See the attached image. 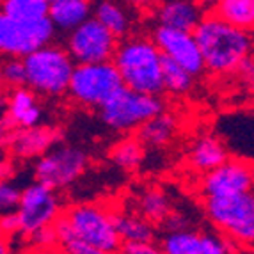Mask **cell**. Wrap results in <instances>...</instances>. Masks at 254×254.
Wrapping results in <instances>:
<instances>
[{
	"mask_svg": "<svg viewBox=\"0 0 254 254\" xmlns=\"http://www.w3.org/2000/svg\"><path fill=\"white\" fill-rule=\"evenodd\" d=\"M194 36L203 54L204 66L212 75L238 71L253 50L249 30L229 23L213 11L204 14L195 27Z\"/></svg>",
	"mask_w": 254,
	"mask_h": 254,
	"instance_id": "obj_1",
	"label": "cell"
},
{
	"mask_svg": "<svg viewBox=\"0 0 254 254\" xmlns=\"http://www.w3.org/2000/svg\"><path fill=\"white\" fill-rule=\"evenodd\" d=\"M114 64L130 89L148 94H162L164 87V54L153 38L133 36L119 41Z\"/></svg>",
	"mask_w": 254,
	"mask_h": 254,
	"instance_id": "obj_2",
	"label": "cell"
},
{
	"mask_svg": "<svg viewBox=\"0 0 254 254\" xmlns=\"http://www.w3.org/2000/svg\"><path fill=\"white\" fill-rule=\"evenodd\" d=\"M27 85L43 96H63L68 93L76 63L66 48L47 45L27 55Z\"/></svg>",
	"mask_w": 254,
	"mask_h": 254,
	"instance_id": "obj_3",
	"label": "cell"
},
{
	"mask_svg": "<svg viewBox=\"0 0 254 254\" xmlns=\"http://www.w3.org/2000/svg\"><path fill=\"white\" fill-rule=\"evenodd\" d=\"M125 85L114 61L76 64L68 94L73 102L87 109H102Z\"/></svg>",
	"mask_w": 254,
	"mask_h": 254,
	"instance_id": "obj_4",
	"label": "cell"
},
{
	"mask_svg": "<svg viewBox=\"0 0 254 254\" xmlns=\"http://www.w3.org/2000/svg\"><path fill=\"white\" fill-rule=\"evenodd\" d=\"M160 112H164L160 94L140 93L123 85L100 109V119L116 131H133Z\"/></svg>",
	"mask_w": 254,
	"mask_h": 254,
	"instance_id": "obj_5",
	"label": "cell"
},
{
	"mask_svg": "<svg viewBox=\"0 0 254 254\" xmlns=\"http://www.w3.org/2000/svg\"><path fill=\"white\" fill-rule=\"evenodd\" d=\"M114 215L98 204H76L64 212L76 237L94 247L98 254L121 251L123 240L116 228Z\"/></svg>",
	"mask_w": 254,
	"mask_h": 254,
	"instance_id": "obj_6",
	"label": "cell"
},
{
	"mask_svg": "<svg viewBox=\"0 0 254 254\" xmlns=\"http://www.w3.org/2000/svg\"><path fill=\"white\" fill-rule=\"evenodd\" d=\"M54 21L50 18L41 20H16L7 14L0 16V50L7 57H21L34 54L55 39Z\"/></svg>",
	"mask_w": 254,
	"mask_h": 254,
	"instance_id": "obj_7",
	"label": "cell"
},
{
	"mask_svg": "<svg viewBox=\"0 0 254 254\" xmlns=\"http://www.w3.org/2000/svg\"><path fill=\"white\" fill-rule=\"evenodd\" d=\"M89 155L78 146L59 144L48 149L34 165V178L55 190L66 189L85 173Z\"/></svg>",
	"mask_w": 254,
	"mask_h": 254,
	"instance_id": "obj_8",
	"label": "cell"
},
{
	"mask_svg": "<svg viewBox=\"0 0 254 254\" xmlns=\"http://www.w3.org/2000/svg\"><path fill=\"white\" fill-rule=\"evenodd\" d=\"M119 41L121 39L116 38L102 21L91 16L82 25L68 32L66 50L76 64L105 63L114 59Z\"/></svg>",
	"mask_w": 254,
	"mask_h": 254,
	"instance_id": "obj_9",
	"label": "cell"
},
{
	"mask_svg": "<svg viewBox=\"0 0 254 254\" xmlns=\"http://www.w3.org/2000/svg\"><path fill=\"white\" fill-rule=\"evenodd\" d=\"M16 215L20 220V235L23 237L34 233L39 228L52 226L63 215L59 195L55 194V189L41 182L30 183L21 192Z\"/></svg>",
	"mask_w": 254,
	"mask_h": 254,
	"instance_id": "obj_10",
	"label": "cell"
},
{
	"mask_svg": "<svg viewBox=\"0 0 254 254\" xmlns=\"http://www.w3.org/2000/svg\"><path fill=\"white\" fill-rule=\"evenodd\" d=\"M254 190V164L238 158H228L201 180L203 197H220Z\"/></svg>",
	"mask_w": 254,
	"mask_h": 254,
	"instance_id": "obj_11",
	"label": "cell"
},
{
	"mask_svg": "<svg viewBox=\"0 0 254 254\" xmlns=\"http://www.w3.org/2000/svg\"><path fill=\"white\" fill-rule=\"evenodd\" d=\"M151 38L155 39L162 54L171 57L178 64H182L183 68L189 69L192 75L197 76L206 69L203 54H201V48L197 45L194 32L157 25V29L153 30Z\"/></svg>",
	"mask_w": 254,
	"mask_h": 254,
	"instance_id": "obj_12",
	"label": "cell"
},
{
	"mask_svg": "<svg viewBox=\"0 0 254 254\" xmlns=\"http://www.w3.org/2000/svg\"><path fill=\"white\" fill-rule=\"evenodd\" d=\"M203 206L208 220L224 235H228L231 229L244 224L254 215V190L235 195L204 197Z\"/></svg>",
	"mask_w": 254,
	"mask_h": 254,
	"instance_id": "obj_13",
	"label": "cell"
},
{
	"mask_svg": "<svg viewBox=\"0 0 254 254\" xmlns=\"http://www.w3.org/2000/svg\"><path fill=\"white\" fill-rule=\"evenodd\" d=\"M61 130L55 127H30L16 128L13 131L4 133V148L11 151V155L23 160L43 157L48 149L59 144Z\"/></svg>",
	"mask_w": 254,
	"mask_h": 254,
	"instance_id": "obj_14",
	"label": "cell"
},
{
	"mask_svg": "<svg viewBox=\"0 0 254 254\" xmlns=\"http://www.w3.org/2000/svg\"><path fill=\"white\" fill-rule=\"evenodd\" d=\"M41 109L36 105L34 91L29 85L11 89L7 98V110L2 118V131H13L16 128L38 127L41 121Z\"/></svg>",
	"mask_w": 254,
	"mask_h": 254,
	"instance_id": "obj_15",
	"label": "cell"
},
{
	"mask_svg": "<svg viewBox=\"0 0 254 254\" xmlns=\"http://www.w3.org/2000/svg\"><path fill=\"white\" fill-rule=\"evenodd\" d=\"M203 4L199 0H160L155 7L158 25L173 27L194 32L204 18Z\"/></svg>",
	"mask_w": 254,
	"mask_h": 254,
	"instance_id": "obj_16",
	"label": "cell"
},
{
	"mask_svg": "<svg viewBox=\"0 0 254 254\" xmlns=\"http://www.w3.org/2000/svg\"><path fill=\"white\" fill-rule=\"evenodd\" d=\"M94 13L93 0H54L50 2L48 18L59 32H71Z\"/></svg>",
	"mask_w": 254,
	"mask_h": 254,
	"instance_id": "obj_17",
	"label": "cell"
},
{
	"mask_svg": "<svg viewBox=\"0 0 254 254\" xmlns=\"http://www.w3.org/2000/svg\"><path fill=\"white\" fill-rule=\"evenodd\" d=\"M228 160L224 144L213 135H203L192 142L189 151V164L199 173H208Z\"/></svg>",
	"mask_w": 254,
	"mask_h": 254,
	"instance_id": "obj_18",
	"label": "cell"
},
{
	"mask_svg": "<svg viewBox=\"0 0 254 254\" xmlns=\"http://www.w3.org/2000/svg\"><path fill=\"white\" fill-rule=\"evenodd\" d=\"M137 139L148 148H164L178 131V119L169 112H160L137 128Z\"/></svg>",
	"mask_w": 254,
	"mask_h": 254,
	"instance_id": "obj_19",
	"label": "cell"
},
{
	"mask_svg": "<svg viewBox=\"0 0 254 254\" xmlns=\"http://www.w3.org/2000/svg\"><path fill=\"white\" fill-rule=\"evenodd\" d=\"M93 16L112 32L118 39L128 38L131 30V14L121 0H98L94 2Z\"/></svg>",
	"mask_w": 254,
	"mask_h": 254,
	"instance_id": "obj_20",
	"label": "cell"
},
{
	"mask_svg": "<svg viewBox=\"0 0 254 254\" xmlns=\"http://www.w3.org/2000/svg\"><path fill=\"white\" fill-rule=\"evenodd\" d=\"M160 251L167 254H204L203 233L189 228L167 231L160 242Z\"/></svg>",
	"mask_w": 254,
	"mask_h": 254,
	"instance_id": "obj_21",
	"label": "cell"
},
{
	"mask_svg": "<svg viewBox=\"0 0 254 254\" xmlns=\"http://www.w3.org/2000/svg\"><path fill=\"white\" fill-rule=\"evenodd\" d=\"M213 13L240 29H254V0H215Z\"/></svg>",
	"mask_w": 254,
	"mask_h": 254,
	"instance_id": "obj_22",
	"label": "cell"
},
{
	"mask_svg": "<svg viewBox=\"0 0 254 254\" xmlns=\"http://www.w3.org/2000/svg\"><path fill=\"white\" fill-rule=\"evenodd\" d=\"M116 228L125 242H155V228L142 215H125L116 213Z\"/></svg>",
	"mask_w": 254,
	"mask_h": 254,
	"instance_id": "obj_23",
	"label": "cell"
},
{
	"mask_svg": "<svg viewBox=\"0 0 254 254\" xmlns=\"http://www.w3.org/2000/svg\"><path fill=\"white\" fill-rule=\"evenodd\" d=\"M137 210L149 222H164L171 213L169 197L160 189H146L144 192H140L137 199Z\"/></svg>",
	"mask_w": 254,
	"mask_h": 254,
	"instance_id": "obj_24",
	"label": "cell"
},
{
	"mask_svg": "<svg viewBox=\"0 0 254 254\" xmlns=\"http://www.w3.org/2000/svg\"><path fill=\"white\" fill-rule=\"evenodd\" d=\"M110 162L123 171H135L144 160V144L139 139L119 140L109 153Z\"/></svg>",
	"mask_w": 254,
	"mask_h": 254,
	"instance_id": "obj_25",
	"label": "cell"
},
{
	"mask_svg": "<svg viewBox=\"0 0 254 254\" xmlns=\"http://www.w3.org/2000/svg\"><path fill=\"white\" fill-rule=\"evenodd\" d=\"M194 78L187 68L173 61L171 57L164 55V87L173 96H183L194 87Z\"/></svg>",
	"mask_w": 254,
	"mask_h": 254,
	"instance_id": "obj_26",
	"label": "cell"
},
{
	"mask_svg": "<svg viewBox=\"0 0 254 254\" xmlns=\"http://www.w3.org/2000/svg\"><path fill=\"white\" fill-rule=\"evenodd\" d=\"M48 11L47 0H2V14L16 20H41L48 16Z\"/></svg>",
	"mask_w": 254,
	"mask_h": 254,
	"instance_id": "obj_27",
	"label": "cell"
},
{
	"mask_svg": "<svg viewBox=\"0 0 254 254\" xmlns=\"http://www.w3.org/2000/svg\"><path fill=\"white\" fill-rule=\"evenodd\" d=\"M2 80L5 87L14 89V87H23L27 85V66L21 57H9L2 64Z\"/></svg>",
	"mask_w": 254,
	"mask_h": 254,
	"instance_id": "obj_28",
	"label": "cell"
},
{
	"mask_svg": "<svg viewBox=\"0 0 254 254\" xmlns=\"http://www.w3.org/2000/svg\"><path fill=\"white\" fill-rule=\"evenodd\" d=\"M25 238H27V244L34 251H52L59 247V240H57V233H55L54 224L36 229L34 233L27 235Z\"/></svg>",
	"mask_w": 254,
	"mask_h": 254,
	"instance_id": "obj_29",
	"label": "cell"
},
{
	"mask_svg": "<svg viewBox=\"0 0 254 254\" xmlns=\"http://www.w3.org/2000/svg\"><path fill=\"white\" fill-rule=\"evenodd\" d=\"M21 192L14 183H9L5 180H2L0 185V210L2 213L16 212L21 201Z\"/></svg>",
	"mask_w": 254,
	"mask_h": 254,
	"instance_id": "obj_30",
	"label": "cell"
},
{
	"mask_svg": "<svg viewBox=\"0 0 254 254\" xmlns=\"http://www.w3.org/2000/svg\"><path fill=\"white\" fill-rule=\"evenodd\" d=\"M228 237L233 238L238 246L249 247V249L254 251V215L251 219H247L244 224L231 229L228 233Z\"/></svg>",
	"mask_w": 254,
	"mask_h": 254,
	"instance_id": "obj_31",
	"label": "cell"
},
{
	"mask_svg": "<svg viewBox=\"0 0 254 254\" xmlns=\"http://www.w3.org/2000/svg\"><path fill=\"white\" fill-rule=\"evenodd\" d=\"M121 251L127 254H155L160 247L155 246V242H125Z\"/></svg>",
	"mask_w": 254,
	"mask_h": 254,
	"instance_id": "obj_32",
	"label": "cell"
},
{
	"mask_svg": "<svg viewBox=\"0 0 254 254\" xmlns=\"http://www.w3.org/2000/svg\"><path fill=\"white\" fill-rule=\"evenodd\" d=\"M2 231L4 235H16L20 233V220H18L16 212L2 213Z\"/></svg>",
	"mask_w": 254,
	"mask_h": 254,
	"instance_id": "obj_33",
	"label": "cell"
},
{
	"mask_svg": "<svg viewBox=\"0 0 254 254\" xmlns=\"http://www.w3.org/2000/svg\"><path fill=\"white\" fill-rule=\"evenodd\" d=\"M165 228L167 231H176V229H187L189 228V222L183 215H178V213H169L167 219L164 220Z\"/></svg>",
	"mask_w": 254,
	"mask_h": 254,
	"instance_id": "obj_34",
	"label": "cell"
},
{
	"mask_svg": "<svg viewBox=\"0 0 254 254\" xmlns=\"http://www.w3.org/2000/svg\"><path fill=\"white\" fill-rule=\"evenodd\" d=\"M125 5L131 9H139V11H148V9H155L160 0H121Z\"/></svg>",
	"mask_w": 254,
	"mask_h": 254,
	"instance_id": "obj_35",
	"label": "cell"
},
{
	"mask_svg": "<svg viewBox=\"0 0 254 254\" xmlns=\"http://www.w3.org/2000/svg\"><path fill=\"white\" fill-rule=\"evenodd\" d=\"M238 73H242L244 80H247L251 85H254V63L253 61H249V59L244 61V64L238 68Z\"/></svg>",
	"mask_w": 254,
	"mask_h": 254,
	"instance_id": "obj_36",
	"label": "cell"
},
{
	"mask_svg": "<svg viewBox=\"0 0 254 254\" xmlns=\"http://www.w3.org/2000/svg\"><path fill=\"white\" fill-rule=\"evenodd\" d=\"M47 2H54V0H47Z\"/></svg>",
	"mask_w": 254,
	"mask_h": 254,
	"instance_id": "obj_37",
	"label": "cell"
}]
</instances>
